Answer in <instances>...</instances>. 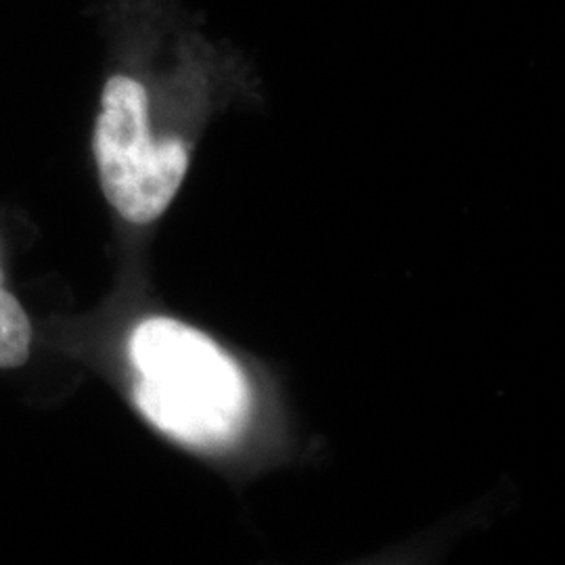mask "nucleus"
<instances>
[{
    "label": "nucleus",
    "mask_w": 565,
    "mask_h": 565,
    "mask_svg": "<svg viewBox=\"0 0 565 565\" xmlns=\"http://www.w3.org/2000/svg\"><path fill=\"white\" fill-rule=\"evenodd\" d=\"M142 417L182 445L212 448L235 440L249 417L242 366L210 335L168 317H151L128 338Z\"/></svg>",
    "instance_id": "f257e3e1"
},
{
    "label": "nucleus",
    "mask_w": 565,
    "mask_h": 565,
    "mask_svg": "<svg viewBox=\"0 0 565 565\" xmlns=\"http://www.w3.org/2000/svg\"><path fill=\"white\" fill-rule=\"evenodd\" d=\"M116 65L103 82L93 158L103 195L126 223H156L174 202L191 166V142L162 137L132 55L111 39Z\"/></svg>",
    "instance_id": "f03ea898"
},
{
    "label": "nucleus",
    "mask_w": 565,
    "mask_h": 565,
    "mask_svg": "<svg viewBox=\"0 0 565 565\" xmlns=\"http://www.w3.org/2000/svg\"><path fill=\"white\" fill-rule=\"evenodd\" d=\"M32 323L20 300L4 287L0 264V369H20L30 361Z\"/></svg>",
    "instance_id": "7ed1b4c3"
}]
</instances>
